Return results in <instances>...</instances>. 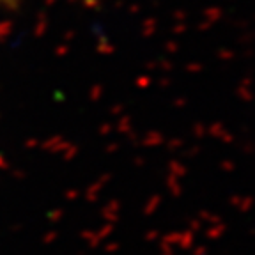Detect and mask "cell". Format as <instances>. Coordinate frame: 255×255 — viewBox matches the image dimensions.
<instances>
[{"label": "cell", "mask_w": 255, "mask_h": 255, "mask_svg": "<svg viewBox=\"0 0 255 255\" xmlns=\"http://www.w3.org/2000/svg\"><path fill=\"white\" fill-rule=\"evenodd\" d=\"M16 4H18V0H0V7L5 9H14Z\"/></svg>", "instance_id": "cell-1"}]
</instances>
